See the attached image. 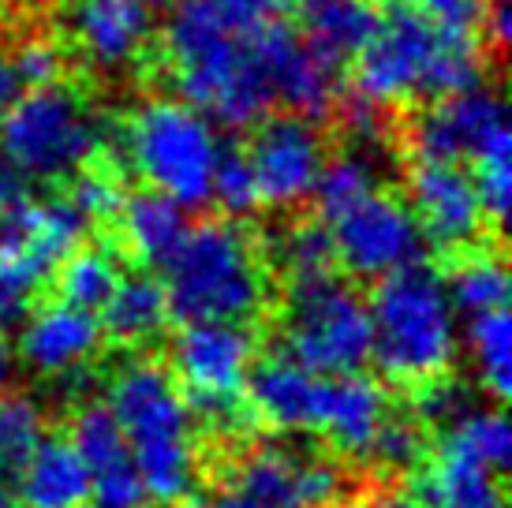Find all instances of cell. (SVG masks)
<instances>
[{"mask_svg": "<svg viewBox=\"0 0 512 508\" xmlns=\"http://www.w3.org/2000/svg\"><path fill=\"white\" fill-rule=\"evenodd\" d=\"M161 68L172 90L221 127H251L273 105L251 49L214 0H184L161 30Z\"/></svg>", "mask_w": 512, "mask_h": 508, "instance_id": "obj_1", "label": "cell"}, {"mask_svg": "<svg viewBox=\"0 0 512 508\" xmlns=\"http://www.w3.org/2000/svg\"><path fill=\"white\" fill-rule=\"evenodd\" d=\"M105 408L128 438L146 497L157 505L191 501L199 486L195 415L169 367L146 355L120 363L105 389Z\"/></svg>", "mask_w": 512, "mask_h": 508, "instance_id": "obj_2", "label": "cell"}, {"mask_svg": "<svg viewBox=\"0 0 512 508\" xmlns=\"http://www.w3.org/2000/svg\"><path fill=\"white\" fill-rule=\"evenodd\" d=\"M475 83H483L479 38H456L430 27L412 4L400 0L352 57V94L378 109L434 101Z\"/></svg>", "mask_w": 512, "mask_h": 508, "instance_id": "obj_3", "label": "cell"}, {"mask_svg": "<svg viewBox=\"0 0 512 508\" xmlns=\"http://www.w3.org/2000/svg\"><path fill=\"white\" fill-rule=\"evenodd\" d=\"M370 307V359L397 385L449 374L460 352L456 307L445 292V277L427 262L397 269L378 281Z\"/></svg>", "mask_w": 512, "mask_h": 508, "instance_id": "obj_4", "label": "cell"}, {"mask_svg": "<svg viewBox=\"0 0 512 508\" xmlns=\"http://www.w3.org/2000/svg\"><path fill=\"white\" fill-rule=\"evenodd\" d=\"M176 322H251L270 299V277L255 240L236 221L191 228L165 266Z\"/></svg>", "mask_w": 512, "mask_h": 508, "instance_id": "obj_5", "label": "cell"}, {"mask_svg": "<svg viewBox=\"0 0 512 508\" xmlns=\"http://www.w3.org/2000/svg\"><path fill=\"white\" fill-rule=\"evenodd\" d=\"M105 142L109 124L98 120L83 90L60 79L19 90L0 120V161L30 184L72 180L105 150Z\"/></svg>", "mask_w": 512, "mask_h": 508, "instance_id": "obj_6", "label": "cell"}, {"mask_svg": "<svg viewBox=\"0 0 512 508\" xmlns=\"http://www.w3.org/2000/svg\"><path fill=\"white\" fill-rule=\"evenodd\" d=\"M109 139L124 146L128 165L150 191L169 195L184 210L210 202V180L221 157L217 127L180 98H150L131 109Z\"/></svg>", "mask_w": 512, "mask_h": 508, "instance_id": "obj_7", "label": "cell"}, {"mask_svg": "<svg viewBox=\"0 0 512 508\" xmlns=\"http://www.w3.org/2000/svg\"><path fill=\"white\" fill-rule=\"evenodd\" d=\"M311 374H348L370 363V307L337 269L292 277L285 292V348Z\"/></svg>", "mask_w": 512, "mask_h": 508, "instance_id": "obj_8", "label": "cell"}, {"mask_svg": "<svg viewBox=\"0 0 512 508\" xmlns=\"http://www.w3.org/2000/svg\"><path fill=\"white\" fill-rule=\"evenodd\" d=\"M86 221L68 195L30 202L23 198L0 225V329L27 318L53 281L64 254L83 243Z\"/></svg>", "mask_w": 512, "mask_h": 508, "instance_id": "obj_9", "label": "cell"}, {"mask_svg": "<svg viewBox=\"0 0 512 508\" xmlns=\"http://www.w3.org/2000/svg\"><path fill=\"white\" fill-rule=\"evenodd\" d=\"M329 240L337 266L356 281H382L412 262H423L427 251V236L412 206L382 187L329 221Z\"/></svg>", "mask_w": 512, "mask_h": 508, "instance_id": "obj_10", "label": "cell"}, {"mask_svg": "<svg viewBox=\"0 0 512 508\" xmlns=\"http://www.w3.org/2000/svg\"><path fill=\"white\" fill-rule=\"evenodd\" d=\"M247 142V165L255 172L258 198L273 210H296L314 191L326 165V139L318 120L299 113H262Z\"/></svg>", "mask_w": 512, "mask_h": 508, "instance_id": "obj_11", "label": "cell"}, {"mask_svg": "<svg viewBox=\"0 0 512 508\" xmlns=\"http://www.w3.org/2000/svg\"><path fill=\"white\" fill-rule=\"evenodd\" d=\"M255 363V333L247 322H180L169 340V374L187 404L236 400Z\"/></svg>", "mask_w": 512, "mask_h": 508, "instance_id": "obj_12", "label": "cell"}, {"mask_svg": "<svg viewBox=\"0 0 512 508\" xmlns=\"http://www.w3.org/2000/svg\"><path fill=\"white\" fill-rule=\"evenodd\" d=\"M251 49L270 86V98L281 101L288 113L322 120L341 101V64L322 57L299 30L285 19L251 30Z\"/></svg>", "mask_w": 512, "mask_h": 508, "instance_id": "obj_13", "label": "cell"}, {"mask_svg": "<svg viewBox=\"0 0 512 508\" xmlns=\"http://www.w3.org/2000/svg\"><path fill=\"white\" fill-rule=\"evenodd\" d=\"M415 221L423 228L427 243L441 251H464L479 243L486 232V213L479 202V191L471 184V172L460 161H430V157H412L408 169V198Z\"/></svg>", "mask_w": 512, "mask_h": 508, "instance_id": "obj_14", "label": "cell"}, {"mask_svg": "<svg viewBox=\"0 0 512 508\" xmlns=\"http://www.w3.org/2000/svg\"><path fill=\"white\" fill-rule=\"evenodd\" d=\"M498 127H509L505 101H501L498 90L475 83L430 101L408 127V150H412V157L460 161L464 165L471 150L490 139Z\"/></svg>", "mask_w": 512, "mask_h": 508, "instance_id": "obj_15", "label": "cell"}, {"mask_svg": "<svg viewBox=\"0 0 512 508\" xmlns=\"http://www.w3.org/2000/svg\"><path fill=\"white\" fill-rule=\"evenodd\" d=\"M389 396L378 381L363 370L348 374H318L311 411V434L329 441L344 456L367 460L370 445L378 438L382 423L389 419Z\"/></svg>", "mask_w": 512, "mask_h": 508, "instance_id": "obj_16", "label": "cell"}, {"mask_svg": "<svg viewBox=\"0 0 512 508\" xmlns=\"http://www.w3.org/2000/svg\"><path fill=\"white\" fill-rule=\"evenodd\" d=\"M72 445L86 467L90 479V497L101 508H143L150 497L143 490L139 467L131 456V445L124 430L116 426L113 411L86 400L75 408L72 419Z\"/></svg>", "mask_w": 512, "mask_h": 508, "instance_id": "obj_17", "label": "cell"}, {"mask_svg": "<svg viewBox=\"0 0 512 508\" xmlns=\"http://www.w3.org/2000/svg\"><path fill=\"white\" fill-rule=\"evenodd\" d=\"M101 318L90 311H79L72 303H45L19 322V340L15 352L23 359V367H30L42 378H60L68 370L90 367V359L101 352Z\"/></svg>", "mask_w": 512, "mask_h": 508, "instance_id": "obj_18", "label": "cell"}, {"mask_svg": "<svg viewBox=\"0 0 512 508\" xmlns=\"http://www.w3.org/2000/svg\"><path fill=\"white\" fill-rule=\"evenodd\" d=\"M150 8L139 0H72L68 38L94 71H124L150 45Z\"/></svg>", "mask_w": 512, "mask_h": 508, "instance_id": "obj_19", "label": "cell"}, {"mask_svg": "<svg viewBox=\"0 0 512 508\" xmlns=\"http://www.w3.org/2000/svg\"><path fill=\"white\" fill-rule=\"evenodd\" d=\"M314 389L318 374L299 367L288 352H277L251 363L243 381V400L258 423L292 434V430H311Z\"/></svg>", "mask_w": 512, "mask_h": 508, "instance_id": "obj_20", "label": "cell"}, {"mask_svg": "<svg viewBox=\"0 0 512 508\" xmlns=\"http://www.w3.org/2000/svg\"><path fill=\"white\" fill-rule=\"evenodd\" d=\"M116 232H120V243L124 251L139 262L143 269H165L172 262V254L180 251V243L187 240L191 232V221H187V210L180 202H172L169 195L161 191H135V195H124L120 210L113 217Z\"/></svg>", "mask_w": 512, "mask_h": 508, "instance_id": "obj_21", "label": "cell"}, {"mask_svg": "<svg viewBox=\"0 0 512 508\" xmlns=\"http://www.w3.org/2000/svg\"><path fill=\"white\" fill-rule=\"evenodd\" d=\"M19 508H79L90 497L86 467L75 452L72 438L45 434L15 475Z\"/></svg>", "mask_w": 512, "mask_h": 508, "instance_id": "obj_22", "label": "cell"}, {"mask_svg": "<svg viewBox=\"0 0 512 508\" xmlns=\"http://www.w3.org/2000/svg\"><path fill=\"white\" fill-rule=\"evenodd\" d=\"M101 329L128 348H143L154 344L172 322L169 311V292L165 281L154 269H139V273H120L113 296L105 299V307L98 311Z\"/></svg>", "mask_w": 512, "mask_h": 508, "instance_id": "obj_23", "label": "cell"}, {"mask_svg": "<svg viewBox=\"0 0 512 508\" xmlns=\"http://www.w3.org/2000/svg\"><path fill=\"white\" fill-rule=\"evenodd\" d=\"M296 12L303 38L341 68L370 42L382 19L374 0H299Z\"/></svg>", "mask_w": 512, "mask_h": 508, "instance_id": "obj_24", "label": "cell"}, {"mask_svg": "<svg viewBox=\"0 0 512 508\" xmlns=\"http://www.w3.org/2000/svg\"><path fill=\"white\" fill-rule=\"evenodd\" d=\"M419 494L434 508H505L498 471L475 464V460L445 449V445H438L434 460L423 471Z\"/></svg>", "mask_w": 512, "mask_h": 508, "instance_id": "obj_25", "label": "cell"}, {"mask_svg": "<svg viewBox=\"0 0 512 508\" xmlns=\"http://www.w3.org/2000/svg\"><path fill=\"white\" fill-rule=\"evenodd\" d=\"M445 292L453 299L456 314H486L509 307V269L505 258L490 247H464L453 254L445 273Z\"/></svg>", "mask_w": 512, "mask_h": 508, "instance_id": "obj_26", "label": "cell"}, {"mask_svg": "<svg viewBox=\"0 0 512 508\" xmlns=\"http://www.w3.org/2000/svg\"><path fill=\"white\" fill-rule=\"evenodd\" d=\"M116 281H120V262L113 258V251L79 243L72 254L60 258L49 284L57 288L60 303H72L79 311L98 314L105 307V299L113 296Z\"/></svg>", "mask_w": 512, "mask_h": 508, "instance_id": "obj_27", "label": "cell"}, {"mask_svg": "<svg viewBox=\"0 0 512 508\" xmlns=\"http://www.w3.org/2000/svg\"><path fill=\"white\" fill-rule=\"evenodd\" d=\"M378 161H374V154L370 150H344L341 157H333L326 165H322V172H318V180H314V206H318V217L322 221H337L344 210H352L356 202H363L367 195H374L378 191Z\"/></svg>", "mask_w": 512, "mask_h": 508, "instance_id": "obj_28", "label": "cell"}, {"mask_svg": "<svg viewBox=\"0 0 512 508\" xmlns=\"http://www.w3.org/2000/svg\"><path fill=\"white\" fill-rule=\"evenodd\" d=\"M475 363V378L494 400H505L512 393V322L509 311L471 314L468 337H464Z\"/></svg>", "mask_w": 512, "mask_h": 508, "instance_id": "obj_29", "label": "cell"}, {"mask_svg": "<svg viewBox=\"0 0 512 508\" xmlns=\"http://www.w3.org/2000/svg\"><path fill=\"white\" fill-rule=\"evenodd\" d=\"M441 445L460 452V456H468L475 464L490 467V471H498V475H505L512 456L509 419H505L501 408H479L475 404L449 430H441Z\"/></svg>", "mask_w": 512, "mask_h": 508, "instance_id": "obj_30", "label": "cell"}, {"mask_svg": "<svg viewBox=\"0 0 512 508\" xmlns=\"http://www.w3.org/2000/svg\"><path fill=\"white\" fill-rule=\"evenodd\" d=\"M471 172V184L479 191L483 213L490 225H505L512 202V135L509 127H498L486 142H479L464 161Z\"/></svg>", "mask_w": 512, "mask_h": 508, "instance_id": "obj_31", "label": "cell"}, {"mask_svg": "<svg viewBox=\"0 0 512 508\" xmlns=\"http://www.w3.org/2000/svg\"><path fill=\"white\" fill-rule=\"evenodd\" d=\"M45 438V411L42 404L27 393H4L0 389V464L19 467L27 460L34 445Z\"/></svg>", "mask_w": 512, "mask_h": 508, "instance_id": "obj_32", "label": "cell"}, {"mask_svg": "<svg viewBox=\"0 0 512 508\" xmlns=\"http://www.w3.org/2000/svg\"><path fill=\"white\" fill-rule=\"evenodd\" d=\"M277 266L285 269L288 281L337 269L326 221H296L292 228H285L281 240H277Z\"/></svg>", "mask_w": 512, "mask_h": 508, "instance_id": "obj_33", "label": "cell"}, {"mask_svg": "<svg viewBox=\"0 0 512 508\" xmlns=\"http://www.w3.org/2000/svg\"><path fill=\"white\" fill-rule=\"evenodd\" d=\"M124 195L128 191L120 184V169L105 165V161H86L83 169L72 176L68 202L79 210V217H83L86 225H113Z\"/></svg>", "mask_w": 512, "mask_h": 508, "instance_id": "obj_34", "label": "cell"}, {"mask_svg": "<svg viewBox=\"0 0 512 508\" xmlns=\"http://www.w3.org/2000/svg\"><path fill=\"white\" fill-rule=\"evenodd\" d=\"M427 426L415 415H393L382 423L378 438L370 445L367 460L382 464L385 471H419L427 464Z\"/></svg>", "mask_w": 512, "mask_h": 508, "instance_id": "obj_35", "label": "cell"}, {"mask_svg": "<svg viewBox=\"0 0 512 508\" xmlns=\"http://www.w3.org/2000/svg\"><path fill=\"white\" fill-rule=\"evenodd\" d=\"M210 202L225 213L228 221L251 217V213L262 206L255 172L247 165V154H243V150H221V157H217V165H214V180H210Z\"/></svg>", "mask_w": 512, "mask_h": 508, "instance_id": "obj_36", "label": "cell"}, {"mask_svg": "<svg viewBox=\"0 0 512 508\" xmlns=\"http://www.w3.org/2000/svg\"><path fill=\"white\" fill-rule=\"evenodd\" d=\"M412 389H415L412 415L423 426L449 430L464 411L475 408V396H471L468 385L460 378H449V374H438V378L423 381V385H412Z\"/></svg>", "mask_w": 512, "mask_h": 508, "instance_id": "obj_37", "label": "cell"}, {"mask_svg": "<svg viewBox=\"0 0 512 508\" xmlns=\"http://www.w3.org/2000/svg\"><path fill=\"white\" fill-rule=\"evenodd\" d=\"M412 8L430 27L456 34V38H479L486 19V0H412Z\"/></svg>", "mask_w": 512, "mask_h": 508, "instance_id": "obj_38", "label": "cell"}, {"mask_svg": "<svg viewBox=\"0 0 512 508\" xmlns=\"http://www.w3.org/2000/svg\"><path fill=\"white\" fill-rule=\"evenodd\" d=\"M8 60H12L23 90L27 86L57 83L60 75H64V49L57 42H49V38H27V42L15 49V57Z\"/></svg>", "mask_w": 512, "mask_h": 508, "instance_id": "obj_39", "label": "cell"}, {"mask_svg": "<svg viewBox=\"0 0 512 508\" xmlns=\"http://www.w3.org/2000/svg\"><path fill=\"white\" fill-rule=\"evenodd\" d=\"M214 4L236 30H258L266 23L288 19L299 0H214Z\"/></svg>", "mask_w": 512, "mask_h": 508, "instance_id": "obj_40", "label": "cell"}, {"mask_svg": "<svg viewBox=\"0 0 512 508\" xmlns=\"http://www.w3.org/2000/svg\"><path fill=\"white\" fill-rule=\"evenodd\" d=\"M509 30H512V19H509V0H486L483 38H486V34H490V42L505 45V42H509Z\"/></svg>", "mask_w": 512, "mask_h": 508, "instance_id": "obj_41", "label": "cell"}, {"mask_svg": "<svg viewBox=\"0 0 512 508\" xmlns=\"http://www.w3.org/2000/svg\"><path fill=\"white\" fill-rule=\"evenodd\" d=\"M23 198H27V191H23V180H19V176H15V172L0 161V225L12 217L15 206H19Z\"/></svg>", "mask_w": 512, "mask_h": 508, "instance_id": "obj_42", "label": "cell"}, {"mask_svg": "<svg viewBox=\"0 0 512 508\" xmlns=\"http://www.w3.org/2000/svg\"><path fill=\"white\" fill-rule=\"evenodd\" d=\"M370 508H434L419 490H385L370 501Z\"/></svg>", "mask_w": 512, "mask_h": 508, "instance_id": "obj_43", "label": "cell"}, {"mask_svg": "<svg viewBox=\"0 0 512 508\" xmlns=\"http://www.w3.org/2000/svg\"><path fill=\"white\" fill-rule=\"evenodd\" d=\"M19 90H23V83H19V75H15L12 60L0 57V120L12 109V101L19 98Z\"/></svg>", "mask_w": 512, "mask_h": 508, "instance_id": "obj_44", "label": "cell"}, {"mask_svg": "<svg viewBox=\"0 0 512 508\" xmlns=\"http://www.w3.org/2000/svg\"><path fill=\"white\" fill-rule=\"evenodd\" d=\"M0 508H19V494H15V471L0 464Z\"/></svg>", "mask_w": 512, "mask_h": 508, "instance_id": "obj_45", "label": "cell"}, {"mask_svg": "<svg viewBox=\"0 0 512 508\" xmlns=\"http://www.w3.org/2000/svg\"><path fill=\"white\" fill-rule=\"evenodd\" d=\"M12 370H15V352L12 344H8V333L0 329V389L12 381Z\"/></svg>", "mask_w": 512, "mask_h": 508, "instance_id": "obj_46", "label": "cell"}, {"mask_svg": "<svg viewBox=\"0 0 512 508\" xmlns=\"http://www.w3.org/2000/svg\"><path fill=\"white\" fill-rule=\"evenodd\" d=\"M143 8H150V12H172V8H180L184 0H139Z\"/></svg>", "mask_w": 512, "mask_h": 508, "instance_id": "obj_47", "label": "cell"}, {"mask_svg": "<svg viewBox=\"0 0 512 508\" xmlns=\"http://www.w3.org/2000/svg\"><path fill=\"white\" fill-rule=\"evenodd\" d=\"M27 4H34V8H42V4H53V0H27Z\"/></svg>", "mask_w": 512, "mask_h": 508, "instance_id": "obj_48", "label": "cell"}, {"mask_svg": "<svg viewBox=\"0 0 512 508\" xmlns=\"http://www.w3.org/2000/svg\"><path fill=\"white\" fill-rule=\"evenodd\" d=\"M79 508H101V505H79Z\"/></svg>", "mask_w": 512, "mask_h": 508, "instance_id": "obj_49", "label": "cell"}, {"mask_svg": "<svg viewBox=\"0 0 512 508\" xmlns=\"http://www.w3.org/2000/svg\"><path fill=\"white\" fill-rule=\"evenodd\" d=\"M389 4H397V0H389Z\"/></svg>", "mask_w": 512, "mask_h": 508, "instance_id": "obj_50", "label": "cell"}]
</instances>
